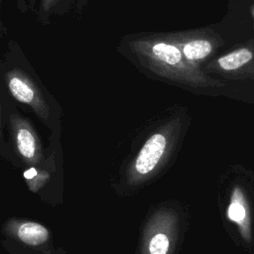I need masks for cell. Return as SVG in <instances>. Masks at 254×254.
<instances>
[{
  "instance_id": "cell-1",
  "label": "cell",
  "mask_w": 254,
  "mask_h": 254,
  "mask_svg": "<svg viewBox=\"0 0 254 254\" xmlns=\"http://www.w3.org/2000/svg\"><path fill=\"white\" fill-rule=\"evenodd\" d=\"M6 78L12 95L18 101L31 106L43 120H47L49 117V107L34 82L19 70L8 72Z\"/></svg>"
},
{
  "instance_id": "cell-2",
  "label": "cell",
  "mask_w": 254,
  "mask_h": 254,
  "mask_svg": "<svg viewBox=\"0 0 254 254\" xmlns=\"http://www.w3.org/2000/svg\"><path fill=\"white\" fill-rule=\"evenodd\" d=\"M167 148V138L163 133L153 134L141 148L136 161L135 169L140 175L151 173L162 159Z\"/></svg>"
},
{
  "instance_id": "cell-3",
  "label": "cell",
  "mask_w": 254,
  "mask_h": 254,
  "mask_svg": "<svg viewBox=\"0 0 254 254\" xmlns=\"http://www.w3.org/2000/svg\"><path fill=\"white\" fill-rule=\"evenodd\" d=\"M229 220L237 224L240 228L243 237H250V219L248 213L247 202L242 190L239 188H235L232 191L230 201L226 211Z\"/></svg>"
},
{
  "instance_id": "cell-4",
  "label": "cell",
  "mask_w": 254,
  "mask_h": 254,
  "mask_svg": "<svg viewBox=\"0 0 254 254\" xmlns=\"http://www.w3.org/2000/svg\"><path fill=\"white\" fill-rule=\"evenodd\" d=\"M133 50L137 54H146L150 60L156 63L164 64L166 65H176L182 60L181 51L174 45L157 42L149 46L148 50H145L135 44H132Z\"/></svg>"
},
{
  "instance_id": "cell-5",
  "label": "cell",
  "mask_w": 254,
  "mask_h": 254,
  "mask_svg": "<svg viewBox=\"0 0 254 254\" xmlns=\"http://www.w3.org/2000/svg\"><path fill=\"white\" fill-rule=\"evenodd\" d=\"M18 151L26 159H33L37 153V137L29 122L15 116L13 119Z\"/></svg>"
},
{
  "instance_id": "cell-6",
  "label": "cell",
  "mask_w": 254,
  "mask_h": 254,
  "mask_svg": "<svg viewBox=\"0 0 254 254\" xmlns=\"http://www.w3.org/2000/svg\"><path fill=\"white\" fill-rule=\"evenodd\" d=\"M19 238L28 245H40L49 237V231L43 225L36 222L23 223L18 231Z\"/></svg>"
},
{
  "instance_id": "cell-7",
  "label": "cell",
  "mask_w": 254,
  "mask_h": 254,
  "mask_svg": "<svg viewBox=\"0 0 254 254\" xmlns=\"http://www.w3.org/2000/svg\"><path fill=\"white\" fill-rule=\"evenodd\" d=\"M252 53L247 49H240L233 53H230L218 60L220 67L225 70L236 69L252 59Z\"/></svg>"
},
{
  "instance_id": "cell-8",
  "label": "cell",
  "mask_w": 254,
  "mask_h": 254,
  "mask_svg": "<svg viewBox=\"0 0 254 254\" xmlns=\"http://www.w3.org/2000/svg\"><path fill=\"white\" fill-rule=\"evenodd\" d=\"M211 52V45L205 40H195L187 43L183 47V53L189 60H200Z\"/></svg>"
},
{
  "instance_id": "cell-9",
  "label": "cell",
  "mask_w": 254,
  "mask_h": 254,
  "mask_svg": "<svg viewBox=\"0 0 254 254\" xmlns=\"http://www.w3.org/2000/svg\"><path fill=\"white\" fill-rule=\"evenodd\" d=\"M171 247V238L164 232L160 231L155 233L149 242V253L150 254H168Z\"/></svg>"
},
{
  "instance_id": "cell-10",
  "label": "cell",
  "mask_w": 254,
  "mask_h": 254,
  "mask_svg": "<svg viewBox=\"0 0 254 254\" xmlns=\"http://www.w3.org/2000/svg\"><path fill=\"white\" fill-rule=\"evenodd\" d=\"M59 0H42L41 12L43 14H48L56 6Z\"/></svg>"
},
{
  "instance_id": "cell-11",
  "label": "cell",
  "mask_w": 254,
  "mask_h": 254,
  "mask_svg": "<svg viewBox=\"0 0 254 254\" xmlns=\"http://www.w3.org/2000/svg\"><path fill=\"white\" fill-rule=\"evenodd\" d=\"M36 175H37V171H36L34 168H31V169L27 170V171L24 173V177H25L26 179H33Z\"/></svg>"
}]
</instances>
